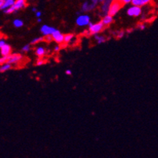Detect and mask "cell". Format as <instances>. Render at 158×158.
<instances>
[{
    "instance_id": "30bf717a",
    "label": "cell",
    "mask_w": 158,
    "mask_h": 158,
    "mask_svg": "<svg viewBox=\"0 0 158 158\" xmlns=\"http://www.w3.org/2000/svg\"><path fill=\"white\" fill-rule=\"evenodd\" d=\"M112 2V0H104V2L102 6V11L105 15V14H108V13H109V6H110Z\"/></svg>"
},
{
    "instance_id": "f1b7e54d",
    "label": "cell",
    "mask_w": 158,
    "mask_h": 158,
    "mask_svg": "<svg viewBox=\"0 0 158 158\" xmlns=\"http://www.w3.org/2000/svg\"><path fill=\"white\" fill-rule=\"evenodd\" d=\"M60 49H61V47H60V46H56L55 47V51L58 52V51H60Z\"/></svg>"
},
{
    "instance_id": "9c48e42d",
    "label": "cell",
    "mask_w": 158,
    "mask_h": 158,
    "mask_svg": "<svg viewBox=\"0 0 158 158\" xmlns=\"http://www.w3.org/2000/svg\"><path fill=\"white\" fill-rule=\"evenodd\" d=\"M0 51H1V55L2 56H8V55H11L12 48L9 44L6 43L2 47L0 48Z\"/></svg>"
},
{
    "instance_id": "9a60e30c",
    "label": "cell",
    "mask_w": 158,
    "mask_h": 158,
    "mask_svg": "<svg viewBox=\"0 0 158 158\" xmlns=\"http://www.w3.org/2000/svg\"><path fill=\"white\" fill-rule=\"evenodd\" d=\"M12 67V64H10L8 62H6V63L1 65V67H0V72H6V71L10 70Z\"/></svg>"
},
{
    "instance_id": "52a82bcc",
    "label": "cell",
    "mask_w": 158,
    "mask_h": 158,
    "mask_svg": "<svg viewBox=\"0 0 158 158\" xmlns=\"http://www.w3.org/2000/svg\"><path fill=\"white\" fill-rule=\"evenodd\" d=\"M55 30H56V28H54V27L48 26V25H43L40 28L41 32H42L43 35H45V36H47V35H52V34L55 32Z\"/></svg>"
},
{
    "instance_id": "2e32d148",
    "label": "cell",
    "mask_w": 158,
    "mask_h": 158,
    "mask_svg": "<svg viewBox=\"0 0 158 158\" xmlns=\"http://www.w3.org/2000/svg\"><path fill=\"white\" fill-rule=\"evenodd\" d=\"M45 54H46V51H45V49L43 47H37L36 50H35V55L39 57V58H43L45 55Z\"/></svg>"
},
{
    "instance_id": "8fae6325",
    "label": "cell",
    "mask_w": 158,
    "mask_h": 158,
    "mask_svg": "<svg viewBox=\"0 0 158 158\" xmlns=\"http://www.w3.org/2000/svg\"><path fill=\"white\" fill-rule=\"evenodd\" d=\"M95 6H96V5H95L93 2L90 3L89 2H85L82 6V11L83 12H87V11L93 10Z\"/></svg>"
},
{
    "instance_id": "8992f818",
    "label": "cell",
    "mask_w": 158,
    "mask_h": 158,
    "mask_svg": "<svg viewBox=\"0 0 158 158\" xmlns=\"http://www.w3.org/2000/svg\"><path fill=\"white\" fill-rule=\"evenodd\" d=\"M53 39L58 43H63L64 39H65V35L61 33L59 30H55V32L52 34Z\"/></svg>"
},
{
    "instance_id": "4316f807",
    "label": "cell",
    "mask_w": 158,
    "mask_h": 158,
    "mask_svg": "<svg viewBox=\"0 0 158 158\" xmlns=\"http://www.w3.org/2000/svg\"><path fill=\"white\" fill-rule=\"evenodd\" d=\"M5 44H6L5 40H4L3 39H1V40H0V48L2 47Z\"/></svg>"
},
{
    "instance_id": "1f68e13d",
    "label": "cell",
    "mask_w": 158,
    "mask_h": 158,
    "mask_svg": "<svg viewBox=\"0 0 158 158\" xmlns=\"http://www.w3.org/2000/svg\"><path fill=\"white\" fill-rule=\"evenodd\" d=\"M4 2H5V0H0V7L2 6V5H3Z\"/></svg>"
},
{
    "instance_id": "ba28073f",
    "label": "cell",
    "mask_w": 158,
    "mask_h": 158,
    "mask_svg": "<svg viewBox=\"0 0 158 158\" xmlns=\"http://www.w3.org/2000/svg\"><path fill=\"white\" fill-rule=\"evenodd\" d=\"M26 6V0H15V2L13 5L15 11H18L21 9H23Z\"/></svg>"
},
{
    "instance_id": "cb8c5ba5",
    "label": "cell",
    "mask_w": 158,
    "mask_h": 158,
    "mask_svg": "<svg viewBox=\"0 0 158 158\" xmlns=\"http://www.w3.org/2000/svg\"><path fill=\"white\" fill-rule=\"evenodd\" d=\"M91 2H93L95 5H98V3L99 2H104V0H91Z\"/></svg>"
},
{
    "instance_id": "603a6c76",
    "label": "cell",
    "mask_w": 158,
    "mask_h": 158,
    "mask_svg": "<svg viewBox=\"0 0 158 158\" xmlns=\"http://www.w3.org/2000/svg\"><path fill=\"white\" fill-rule=\"evenodd\" d=\"M30 51V45H25V47H23V48H22V51H24V52H28V51Z\"/></svg>"
},
{
    "instance_id": "44dd1931",
    "label": "cell",
    "mask_w": 158,
    "mask_h": 158,
    "mask_svg": "<svg viewBox=\"0 0 158 158\" xmlns=\"http://www.w3.org/2000/svg\"><path fill=\"white\" fill-rule=\"evenodd\" d=\"M44 63H45V62H44V60L42 58H39V59L37 60L36 65H38V66H39V65H43Z\"/></svg>"
},
{
    "instance_id": "f546056e",
    "label": "cell",
    "mask_w": 158,
    "mask_h": 158,
    "mask_svg": "<svg viewBox=\"0 0 158 158\" xmlns=\"http://www.w3.org/2000/svg\"><path fill=\"white\" fill-rule=\"evenodd\" d=\"M65 73L67 74V75H69V76H70V75H72V72H71V70H66L65 71Z\"/></svg>"
},
{
    "instance_id": "d6986e66",
    "label": "cell",
    "mask_w": 158,
    "mask_h": 158,
    "mask_svg": "<svg viewBox=\"0 0 158 158\" xmlns=\"http://www.w3.org/2000/svg\"><path fill=\"white\" fill-rule=\"evenodd\" d=\"M73 34H67V35H65V39H64V43H69V42L72 41V39H73Z\"/></svg>"
},
{
    "instance_id": "5b68a950",
    "label": "cell",
    "mask_w": 158,
    "mask_h": 158,
    "mask_svg": "<svg viewBox=\"0 0 158 158\" xmlns=\"http://www.w3.org/2000/svg\"><path fill=\"white\" fill-rule=\"evenodd\" d=\"M128 15L130 17H139L142 14V9L140 6H132L128 9Z\"/></svg>"
},
{
    "instance_id": "d4e9b609",
    "label": "cell",
    "mask_w": 158,
    "mask_h": 158,
    "mask_svg": "<svg viewBox=\"0 0 158 158\" xmlns=\"http://www.w3.org/2000/svg\"><path fill=\"white\" fill-rule=\"evenodd\" d=\"M46 40L47 41V42H51V40H54V39H53L52 35H47V36H46Z\"/></svg>"
},
{
    "instance_id": "4dcf8cb0",
    "label": "cell",
    "mask_w": 158,
    "mask_h": 158,
    "mask_svg": "<svg viewBox=\"0 0 158 158\" xmlns=\"http://www.w3.org/2000/svg\"><path fill=\"white\" fill-rule=\"evenodd\" d=\"M145 28H146V26H145V25H139V28H140L141 30L145 29Z\"/></svg>"
},
{
    "instance_id": "7c38bea8",
    "label": "cell",
    "mask_w": 158,
    "mask_h": 158,
    "mask_svg": "<svg viewBox=\"0 0 158 158\" xmlns=\"http://www.w3.org/2000/svg\"><path fill=\"white\" fill-rule=\"evenodd\" d=\"M150 2H151V0H132V3L134 6H138L142 7L143 6L149 4Z\"/></svg>"
},
{
    "instance_id": "83f0119b",
    "label": "cell",
    "mask_w": 158,
    "mask_h": 158,
    "mask_svg": "<svg viewBox=\"0 0 158 158\" xmlns=\"http://www.w3.org/2000/svg\"><path fill=\"white\" fill-rule=\"evenodd\" d=\"M41 15H42V13H41L40 11H36V12H35V16H36V18H40Z\"/></svg>"
},
{
    "instance_id": "7402d4cb",
    "label": "cell",
    "mask_w": 158,
    "mask_h": 158,
    "mask_svg": "<svg viewBox=\"0 0 158 158\" xmlns=\"http://www.w3.org/2000/svg\"><path fill=\"white\" fill-rule=\"evenodd\" d=\"M7 62V56H2L0 58V64L2 65V64Z\"/></svg>"
},
{
    "instance_id": "7a4b0ae2",
    "label": "cell",
    "mask_w": 158,
    "mask_h": 158,
    "mask_svg": "<svg viewBox=\"0 0 158 158\" xmlns=\"http://www.w3.org/2000/svg\"><path fill=\"white\" fill-rule=\"evenodd\" d=\"M88 26H89L90 32H91V34L95 35V34H98L99 33V32H102V30H103L104 26H105V25H104V24L101 21V22H99V23H96V24H93L91 23V22H90Z\"/></svg>"
},
{
    "instance_id": "4fadbf2b",
    "label": "cell",
    "mask_w": 158,
    "mask_h": 158,
    "mask_svg": "<svg viewBox=\"0 0 158 158\" xmlns=\"http://www.w3.org/2000/svg\"><path fill=\"white\" fill-rule=\"evenodd\" d=\"M112 21H113V17L109 15V14H106L102 19V22L104 24L105 26H108V25H111L112 23Z\"/></svg>"
},
{
    "instance_id": "277c9868",
    "label": "cell",
    "mask_w": 158,
    "mask_h": 158,
    "mask_svg": "<svg viewBox=\"0 0 158 158\" xmlns=\"http://www.w3.org/2000/svg\"><path fill=\"white\" fill-rule=\"evenodd\" d=\"M22 59H23V56L20 54H13L7 56V62L12 65L19 63Z\"/></svg>"
},
{
    "instance_id": "836d02e7",
    "label": "cell",
    "mask_w": 158,
    "mask_h": 158,
    "mask_svg": "<svg viewBox=\"0 0 158 158\" xmlns=\"http://www.w3.org/2000/svg\"><path fill=\"white\" fill-rule=\"evenodd\" d=\"M37 21H38V22H39H39H41V21H42V20H41V18H38V20H37Z\"/></svg>"
},
{
    "instance_id": "484cf974",
    "label": "cell",
    "mask_w": 158,
    "mask_h": 158,
    "mask_svg": "<svg viewBox=\"0 0 158 158\" xmlns=\"http://www.w3.org/2000/svg\"><path fill=\"white\" fill-rule=\"evenodd\" d=\"M124 32H119L117 33V38H119V39H120V38H122V37L124 36Z\"/></svg>"
},
{
    "instance_id": "ac0fdd59",
    "label": "cell",
    "mask_w": 158,
    "mask_h": 158,
    "mask_svg": "<svg viewBox=\"0 0 158 158\" xmlns=\"http://www.w3.org/2000/svg\"><path fill=\"white\" fill-rule=\"evenodd\" d=\"M95 39L98 41V43L101 44V43H103L105 42V38L102 35H99L95 34Z\"/></svg>"
},
{
    "instance_id": "5bb4252c",
    "label": "cell",
    "mask_w": 158,
    "mask_h": 158,
    "mask_svg": "<svg viewBox=\"0 0 158 158\" xmlns=\"http://www.w3.org/2000/svg\"><path fill=\"white\" fill-rule=\"evenodd\" d=\"M14 2H15V0H5V2H4V4L2 6L0 7V9H1V10L8 9L9 7L12 6L14 5Z\"/></svg>"
},
{
    "instance_id": "d6a6232c",
    "label": "cell",
    "mask_w": 158,
    "mask_h": 158,
    "mask_svg": "<svg viewBox=\"0 0 158 158\" xmlns=\"http://www.w3.org/2000/svg\"><path fill=\"white\" fill-rule=\"evenodd\" d=\"M32 11L35 13L37 11V9H36V8H35V7H34V8H32Z\"/></svg>"
},
{
    "instance_id": "e0dca14e",
    "label": "cell",
    "mask_w": 158,
    "mask_h": 158,
    "mask_svg": "<svg viewBox=\"0 0 158 158\" xmlns=\"http://www.w3.org/2000/svg\"><path fill=\"white\" fill-rule=\"evenodd\" d=\"M13 25L15 28H21L24 25V22L20 19H16L13 21Z\"/></svg>"
},
{
    "instance_id": "ffe728a7",
    "label": "cell",
    "mask_w": 158,
    "mask_h": 158,
    "mask_svg": "<svg viewBox=\"0 0 158 158\" xmlns=\"http://www.w3.org/2000/svg\"><path fill=\"white\" fill-rule=\"evenodd\" d=\"M43 39H44L43 37H36V38H35V39H32V41L31 42V43H32V45H35V44H36V43H38L43 41Z\"/></svg>"
},
{
    "instance_id": "3957f363",
    "label": "cell",
    "mask_w": 158,
    "mask_h": 158,
    "mask_svg": "<svg viewBox=\"0 0 158 158\" xmlns=\"http://www.w3.org/2000/svg\"><path fill=\"white\" fill-rule=\"evenodd\" d=\"M76 25L79 27L87 26L91 22V18L88 15L83 14V15H79L77 18H76Z\"/></svg>"
},
{
    "instance_id": "6da1fadb",
    "label": "cell",
    "mask_w": 158,
    "mask_h": 158,
    "mask_svg": "<svg viewBox=\"0 0 158 158\" xmlns=\"http://www.w3.org/2000/svg\"><path fill=\"white\" fill-rule=\"evenodd\" d=\"M124 3L121 0H112V3H111L110 6H109L108 14H109V15L112 17L115 16L119 12L120 10L121 9Z\"/></svg>"
}]
</instances>
